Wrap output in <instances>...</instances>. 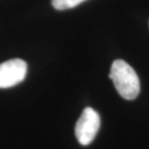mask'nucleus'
<instances>
[{
  "mask_svg": "<svg viewBox=\"0 0 149 149\" xmlns=\"http://www.w3.org/2000/svg\"><path fill=\"white\" fill-rule=\"evenodd\" d=\"M27 73V64L16 58L0 64V88H9L22 82Z\"/></svg>",
  "mask_w": 149,
  "mask_h": 149,
  "instance_id": "nucleus-3",
  "label": "nucleus"
},
{
  "mask_svg": "<svg viewBox=\"0 0 149 149\" xmlns=\"http://www.w3.org/2000/svg\"><path fill=\"white\" fill-rule=\"evenodd\" d=\"M84 1H86V0H52V3L56 10L63 11L77 7V5H79L80 3Z\"/></svg>",
  "mask_w": 149,
  "mask_h": 149,
  "instance_id": "nucleus-4",
  "label": "nucleus"
},
{
  "mask_svg": "<svg viewBox=\"0 0 149 149\" xmlns=\"http://www.w3.org/2000/svg\"><path fill=\"white\" fill-rule=\"evenodd\" d=\"M101 126L100 115L92 108H85L76 123L74 134L81 145H88L94 141Z\"/></svg>",
  "mask_w": 149,
  "mask_h": 149,
  "instance_id": "nucleus-2",
  "label": "nucleus"
},
{
  "mask_svg": "<svg viewBox=\"0 0 149 149\" xmlns=\"http://www.w3.org/2000/svg\"><path fill=\"white\" fill-rule=\"evenodd\" d=\"M109 79L115 89L125 100H135L141 91V83L136 71L122 59L114 60L111 64Z\"/></svg>",
  "mask_w": 149,
  "mask_h": 149,
  "instance_id": "nucleus-1",
  "label": "nucleus"
}]
</instances>
